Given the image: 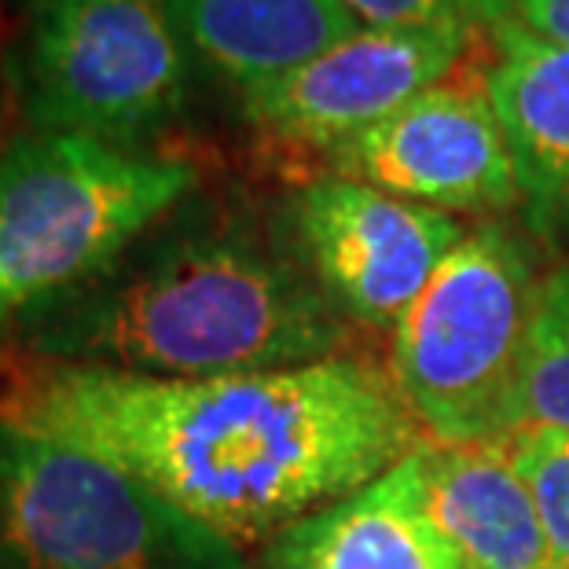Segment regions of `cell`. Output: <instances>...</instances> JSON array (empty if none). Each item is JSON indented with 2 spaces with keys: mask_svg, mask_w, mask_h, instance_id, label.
Returning <instances> with one entry per match:
<instances>
[{
  "mask_svg": "<svg viewBox=\"0 0 569 569\" xmlns=\"http://www.w3.org/2000/svg\"><path fill=\"white\" fill-rule=\"evenodd\" d=\"M338 4L360 27L459 30L470 33V38L511 19V0H338Z\"/></svg>",
  "mask_w": 569,
  "mask_h": 569,
  "instance_id": "2e32d148",
  "label": "cell"
},
{
  "mask_svg": "<svg viewBox=\"0 0 569 569\" xmlns=\"http://www.w3.org/2000/svg\"><path fill=\"white\" fill-rule=\"evenodd\" d=\"M0 569H250L239 543L74 445L0 419Z\"/></svg>",
  "mask_w": 569,
  "mask_h": 569,
  "instance_id": "5b68a950",
  "label": "cell"
},
{
  "mask_svg": "<svg viewBox=\"0 0 569 569\" xmlns=\"http://www.w3.org/2000/svg\"><path fill=\"white\" fill-rule=\"evenodd\" d=\"M184 202L100 276L19 320V342L63 368L148 379L346 357L353 323L287 236L261 232L243 213Z\"/></svg>",
  "mask_w": 569,
  "mask_h": 569,
  "instance_id": "7a4b0ae2",
  "label": "cell"
},
{
  "mask_svg": "<svg viewBox=\"0 0 569 569\" xmlns=\"http://www.w3.org/2000/svg\"><path fill=\"white\" fill-rule=\"evenodd\" d=\"M522 430L569 433V264L540 280L518 393V433Z\"/></svg>",
  "mask_w": 569,
  "mask_h": 569,
  "instance_id": "5bb4252c",
  "label": "cell"
},
{
  "mask_svg": "<svg viewBox=\"0 0 569 569\" xmlns=\"http://www.w3.org/2000/svg\"><path fill=\"white\" fill-rule=\"evenodd\" d=\"M264 569H467L427 507V445L276 532Z\"/></svg>",
  "mask_w": 569,
  "mask_h": 569,
  "instance_id": "8fae6325",
  "label": "cell"
},
{
  "mask_svg": "<svg viewBox=\"0 0 569 569\" xmlns=\"http://www.w3.org/2000/svg\"><path fill=\"white\" fill-rule=\"evenodd\" d=\"M323 154L338 177L445 213H500L522 202L486 78H445Z\"/></svg>",
  "mask_w": 569,
  "mask_h": 569,
  "instance_id": "ba28073f",
  "label": "cell"
},
{
  "mask_svg": "<svg viewBox=\"0 0 569 569\" xmlns=\"http://www.w3.org/2000/svg\"><path fill=\"white\" fill-rule=\"evenodd\" d=\"M486 84L518 177V210L551 247L569 250V48L503 19L489 30Z\"/></svg>",
  "mask_w": 569,
  "mask_h": 569,
  "instance_id": "30bf717a",
  "label": "cell"
},
{
  "mask_svg": "<svg viewBox=\"0 0 569 569\" xmlns=\"http://www.w3.org/2000/svg\"><path fill=\"white\" fill-rule=\"evenodd\" d=\"M191 63L173 0H38L11 81L38 132L140 148L184 111Z\"/></svg>",
  "mask_w": 569,
  "mask_h": 569,
  "instance_id": "8992f818",
  "label": "cell"
},
{
  "mask_svg": "<svg viewBox=\"0 0 569 569\" xmlns=\"http://www.w3.org/2000/svg\"><path fill=\"white\" fill-rule=\"evenodd\" d=\"M427 507L467 569H551L537 503L500 448L427 445Z\"/></svg>",
  "mask_w": 569,
  "mask_h": 569,
  "instance_id": "7c38bea8",
  "label": "cell"
},
{
  "mask_svg": "<svg viewBox=\"0 0 569 569\" xmlns=\"http://www.w3.org/2000/svg\"><path fill=\"white\" fill-rule=\"evenodd\" d=\"M507 456L537 503L551 566L569 569V433L566 430H522L507 445Z\"/></svg>",
  "mask_w": 569,
  "mask_h": 569,
  "instance_id": "9a60e30c",
  "label": "cell"
},
{
  "mask_svg": "<svg viewBox=\"0 0 569 569\" xmlns=\"http://www.w3.org/2000/svg\"><path fill=\"white\" fill-rule=\"evenodd\" d=\"M0 419L118 467L239 548L422 448L393 375L357 357L213 379L52 365L11 386Z\"/></svg>",
  "mask_w": 569,
  "mask_h": 569,
  "instance_id": "6da1fadb",
  "label": "cell"
},
{
  "mask_svg": "<svg viewBox=\"0 0 569 569\" xmlns=\"http://www.w3.org/2000/svg\"><path fill=\"white\" fill-rule=\"evenodd\" d=\"M551 569H566V566H551Z\"/></svg>",
  "mask_w": 569,
  "mask_h": 569,
  "instance_id": "ac0fdd59",
  "label": "cell"
},
{
  "mask_svg": "<svg viewBox=\"0 0 569 569\" xmlns=\"http://www.w3.org/2000/svg\"><path fill=\"white\" fill-rule=\"evenodd\" d=\"M287 239L349 323L397 331L470 232L452 213L327 173L287 202Z\"/></svg>",
  "mask_w": 569,
  "mask_h": 569,
  "instance_id": "52a82bcc",
  "label": "cell"
},
{
  "mask_svg": "<svg viewBox=\"0 0 569 569\" xmlns=\"http://www.w3.org/2000/svg\"><path fill=\"white\" fill-rule=\"evenodd\" d=\"M196 59L239 92L306 67L360 22L338 0H173Z\"/></svg>",
  "mask_w": 569,
  "mask_h": 569,
  "instance_id": "4fadbf2b",
  "label": "cell"
},
{
  "mask_svg": "<svg viewBox=\"0 0 569 569\" xmlns=\"http://www.w3.org/2000/svg\"><path fill=\"white\" fill-rule=\"evenodd\" d=\"M196 166L140 148L27 132L0 148V331L118 261L184 202Z\"/></svg>",
  "mask_w": 569,
  "mask_h": 569,
  "instance_id": "3957f363",
  "label": "cell"
},
{
  "mask_svg": "<svg viewBox=\"0 0 569 569\" xmlns=\"http://www.w3.org/2000/svg\"><path fill=\"white\" fill-rule=\"evenodd\" d=\"M511 19L537 38L569 48V0H511Z\"/></svg>",
  "mask_w": 569,
  "mask_h": 569,
  "instance_id": "e0dca14e",
  "label": "cell"
},
{
  "mask_svg": "<svg viewBox=\"0 0 569 569\" xmlns=\"http://www.w3.org/2000/svg\"><path fill=\"white\" fill-rule=\"evenodd\" d=\"M470 41L475 38L459 30L360 27L353 38L327 48L306 67L239 96L247 118L264 137L327 151L452 78Z\"/></svg>",
  "mask_w": 569,
  "mask_h": 569,
  "instance_id": "9c48e42d",
  "label": "cell"
},
{
  "mask_svg": "<svg viewBox=\"0 0 569 569\" xmlns=\"http://www.w3.org/2000/svg\"><path fill=\"white\" fill-rule=\"evenodd\" d=\"M540 276L503 224L470 228L393 331V382L445 448H507L518 433Z\"/></svg>",
  "mask_w": 569,
  "mask_h": 569,
  "instance_id": "277c9868",
  "label": "cell"
}]
</instances>
